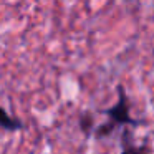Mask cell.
Masks as SVG:
<instances>
[{
	"label": "cell",
	"mask_w": 154,
	"mask_h": 154,
	"mask_svg": "<svg viewBox=\"0 0 154 154\" xmlns=\"http://www.w3.org/2000/svg\"><path fill=\"white\" fill-rule=\"evenodd\" d=\"M129 109H131V104H129V98L126 94V90H124L123 85H118V101H116V104H113L108 109H101V113L108 116V121L100 124L98 128H94V136L96 137H108L119 126L137 128L141 124H144V121L134 119L131 116Z\"/></svg>",
	"instance_id": "6da1fadb"
},
{
	"label": "cell",
	"mask_w": 154,
	"mask_h": 154,
	"mask_svg": "<svg viewBox=\"0 0 154 154\" xmlns=\"http://www.w3.org/2000/svg\"><path fill=\"white\" fill-rule=\"evenodd\" d=\"M121 154H151V147L147 144L136 146L133 143V133L131 129L124 128L121 133Z\"/></svg>",
	"instance_id": "7a4b0ae2"
},
{
	"label": "cell",
	"mask_w": 154,
	"mask_h": 154,
	"mask_svg": "<svg viewBox=\"0 0 154 154\" xmlns=\"http://www.w3.org/2000/svg\"><path fill=\"white\" fill-rule=\"evenodd\" d=\"M0 128L5 131H10V133H15V131H22L25 128V124L22 123L20 119L10 116L4 108L0 106Z\"/></svg>",
	"instance_id": "3957f363"
},
{
	"label": "cell",
	"mask_w": 154,
	"mask_h": 154,
	"mask_svg": "<svg viewBox=\"0 0 154 154\" xmlns=\"http://www.w3.org/2000/svg\"><path fill=\"white\" fill-rule=\"evenodd\" d=\"M94 119H93V116L91 114H88V113H85L83 116L80 118V129L83 131V134L85 136H90L91 133H94Z\"/></svg>",
	"instance_id": "277c9868"
}]
</instances>
